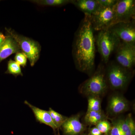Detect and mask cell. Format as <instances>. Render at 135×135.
Instances as JSON below:
<instances>
[{"label":"cell","instance_id":"e0dca14e","mask_svg":"<svg viewBox=\"0 0 135 135\" xmlns=\"http://www.w3.org/2000/svg\"><path fill=\"white\" fill-rule=\"evenodd\" d=\"M5 73L11 74L15 77L19 75L23 76L20 66L16 61L11 59L8 61L7 70Z\"/></svg>","mask_w":135,"mask_h":135},{"label":"cell","instance_id":"4fadbf2b","mask_svg":"<svg viewBox=\"0 0 135 135\" xmlns=\"http://www.w3.org/2000/svg\"><path fill=\"white\" fill-rule=\"evenodd\" d=\"M21 51L15 40L10 36L7 35V38L0 47V63L12 54Z\"/></svg>","mask_w":135,"mask_h":135},{"label":"cell","instance_id":"484cf974","mask_svg":"<svg viewBox=\"0 0 135 135\" xmlns=\"http://www.w3.org/2000/svg\"><path fill=\"white\" fill-rule=\"evenodd\" d=\"M7 38V36H5L2 33L0 32V47L3 44Z\"/></svg>","mask_w":135,"mask_h":135},{"label":"cell","instance_id":"5b68a950","mask_svg":"<svg viewBox=\"0 0 135 135\" xmlns=\"http://www.w3.org/2000/svg\"><path fill=\"white\" fill-rule=\"evenodd\" d=\"M7 35L10 36L16 42L20 50L26 55L31 66H34L40 55L41 46L38 42L18 34L15 30L6 28Z\"/></svg>","mask_w":135,"mask_h":135},{"label":"cell","instance_id":"ba28073f","mask_svg":"<svg viewBox=\"0 0 135 135\" xmlns=\"http://www.w3.org/2000/svg\"><path fill=\"white\" fill-rule=\"evenodd\" d=\"M134 0H119L116 5L114 24L134 20Z\"/></svg>","mask_w":135,"mask_h":135},{"label":"cell","instance_id":"8992f818","mask_svg":"<svg viewBox=\"0 0 135 135\" xmlns=\"http://www.w3.org/2000/svg\"><path fill=\"white\" fill-rule=\"evenodd\" d=\"M116 5L111 7H101L97 12L89 16L94 31H99L107 29L113 25Z\"/></svg>","mask_w":135,"mask_h":135},{"label":"cell","instance_id":"4316f807","mask_svg":"<svg viewBox=\"0 0 135 135\" xmlns=\"http://www.w3.org/2000/svg\"><path fill=\"white\" fill-rule=\"evenodd\" d=\"M110 135V134H107V135Z\"/></svg>","mask_w":135,"mask_h":135},{"label":"cell","instance_id":"ffe728a7","mask_svg":"<svg viewBox=\"0 0 135 135\" xmlns=\"http://www.w3.org/2000/svg\"><path fill=\"white\" fill-rule=\"evenodd\" d=\"M95 126L102 134H105L109 133L112 127L109 121L105 119L99 122Z\"/></svg>","mask_w":135,"mask_h":135},{"label":"cell","instance_id":"7a4b0ae2","mask_svg":"<svg viewBox=\"0 0 135 135\" xmlns=\"http://www.w3.org/2000/svg\"><path fill=\"white\" fill-rule=\"evenodd\" d=\"M132 74L131 70L123 67L115 61L109 62L105 71L107 82L115 90L126 88L130 82Z\"/></svg>","mask_w":135,"mask_h":135},{"label":"cell","instance_id":"ac0fdd59","mask_svg":"<svg viewBox=\"0 0 135 135\" xmlns=\"http://www.w3.org/2000/svg\"><path fill=\"white\" fill-rule=\"evenodd\" d=\"M48 111L52 118L53 123L58 129L60 128L63 123L68 118L56 112L51 108H50Z\"/></svg>","mask_w":135,"mask_h":135},{"label":"cell","instance_id":"9a60e30c","mask_svg":"<svg viewBox=\"0 0 135 135\" xmlns=\"http://www.w3.org/2000/svg\"><path fill=\"white\" fill-rule=\"evenodd\" d=\"M105 115L102 110L98 112L87 111L84 120L87 124L96 126L99 122L105 119Z\"/></svg>","mask_w":135,"mask_h":135},{"label":"cell","instance_id":"cb8c5ba5","mask_svg":"<svg viewBox=\"0 0 135 135\" xmlns=\"http://www.w3.org/2000/svg\"><path fill=\"white\" fill-rule=\"evenodd\" d=\"M124 135H135V122L131 125L127 132L124 133Z\"/></svg>","mask_w":135,"mask_h":135},{"label":"cell","instance_id":"d4e9b609","mask_svg":"<svg viewBox=\"0 0 135 135\" xmlns=\"http://www.w3.org/2000/svg\"><path fill=\"white\" fill-rule=\"evenodd\" d=\"M90 135H102V133L96 127L91 128L90 131Z\"/></svg>","mask_w":135,"mask_h":135},{"label":"cell","instance_id":"8fae6325","mask_svg":"<svg viewBox=\"0 0 135 135\" xmlns=\"http://www.w3.org/2000/svg\"><path fill=\"white\" fill-rule=\"evenodd\" d=\"M129 108L128 101L125 98L119 95L112 96L109 100L108 111L112 115H116L127 111Z\"/></svg>","mask_w":135,"mask_h":135},{"label":"cell","instance_id":"277c9868","mask_svg":"<svg viewBox=\"0 0 135 135\" xmlns=\"http://www.w3.org/2000/svg\"><path fill=\"white\" fill-rule=\"evenodd\" d=\"M95 41L102 61L105 64H108L111 55L116 51L120 41L109 29L99 31Z\"/></svg>","mask_w":135,"mask_h":135},{"label":"cell","instance_id":"52a82bcc","mask_svg":"<svg viewBox=\"0 0 135 135\" xmlns=\"http://www.w3.org/2000/svg\"><path fill=\"white\" fill-rule=\"evenodd\" d=\"M115 52L116 62L123 67L132 70L135 64V44L121 42Z\"/></svg>","mask_w":135,"mask_h":135},{"label":"cell","instance_id":"9c48e42d","mask_svg":"<svg viewBox=\"0 0 135 135\" xmlns=\"http://www.w3.org/2000/svg\"><path fill=\"white\" fill-rule=\"evenodd\" d=\"M121 42L135 44V22H119L108 28Z\"/></svg>","mask_w":135,"mask_h":135},{"label":"cell","instance_id":"30bf717a","mask_svg":"<svg viewBox=\"0 0 135 135\" xmlns=\"http://www.w3.org/2000/svg\"><path fill=\"white\" fill-rule=\"evenodd\" d=\"M60 128L65 135H79L85 129V127L80 120L79 115L68 118Z\"/></svg>","mask_w":135,"mask_h":135},{"label":"cell","instance_id":"7402d4cb","mask_svg":"<svg viewBox=\"0 0 135 135\" xmlns=\"http://www.w3.org/2000/svg\"><path fill=\"white\" fill-rule=\"evenodd\" d=\"M110 134V135H124V133L120 127L118 120L114 122Z\"/></svg>","mask_w":135,"mask_h":135},{"label":"cell","instance_id":"5bb4252c","mask_svg":"<svg viewBox=\"0 0 135 135\" xmlns=\"http://www.w3.org/2000/svg\"><path fill=\"white\" fill-rule=\"evenodd\" d=\"M71 3L89 16L97 12L101 7L97 0H72Z\"/></svg>","mask_w":135,"mask_h":135},{"label":"cell","instance_id":"44dd1931","mask_svg":"<svg viewBox=\"0 0 135 135\" xmlns=\"http://www.w3.org/2000/svg\"><path fill=\"white\" fill-rule=\"evenodd\" d=\"M15 60L20 66L25 68L26 66L27 58L26 55L23 52H20L16 54Z\"/></svg>","mask_w":135,"mask_h":135},{"label":"cell","instance_id":"6da1fadb","mask_svg":"<svg viewBox=\"0 0 135 135\" xmlns=\"http://www.w3.org/2000/svg\"><path fill=\"white\" fill-rule=\"evenodd\" d=\"M94 32L89 17L85 15L75 32L73 45V56L76 68L88 74L92 73L95 66Z\"/></svg>","mask_w":135,"mask_h":135},{"label":"cell","instance_id":"603a6c76","mask_svg":"<svg viewBox=\"0 0 135 135\" xmlns=\"http://www.w3.org/2000/svg\"><path fill=\"white\" fill-rule=\"evenodd\" d=\"M101 7H111L116 5L118 0H97Z\"/></svg>","mask_w":135,"mask_h":135},{"label":"cell","instance_id":"d6986e66","mask_svg":"<svg viewBox=\"0 0 135 135\" xmlns=\"http://www.w3.org/2000/svg\"><path fill=\"white\" fill-rule=\"evenodd\" d=\"M101 100L98 97H90L88 100V111H101Z\"/></svg>","mask_w":135,"mask_h":135},{"label":"cell","instance_id":"2e32d148","mask_svg":"<svg viewBox=\"0 0 135 135\" xmlns=\"http://www.w3.org/2000/svg\"><path fill=\"white\" fill-rule=\"evenodd\" d=\"M29 1L40 6L61 7L71 3L72 0H33Z\"/></svg>","mask_w":135,"mask_h":135},{"label":"cell","instance_id":"7c38bea8","mask_svg":"<svg viewBox=\"0 0 135 135\" xmlns=\"http://www.w3.org/2000/svg\"><path fill=\"white\" fill-rule=\"evenodd\" d=\"M24 103L31 109L38 122L49 126L53 129L54 132L56 133V130L58 128L53 123L48 111L45 110L38 108L32 105L27 101H25Z\"/></svg>","mask_w":135,"mask_h":135},{"label":"cell","instance_id":"3957f363","mask_svg":"<svg viewBox=\"0 0 135 135\" xmlns=\"http://www.w3.org/2000/svg\"><path fill=\"white\" fill-rule=\"evenodd\" d=\"M107 88L105 70L101 64L94 74L80 85L79 90L82 94L89 97H98L104 94Z\"/></svg>","mask_w":135,"mask_h":135}]
</instances>
